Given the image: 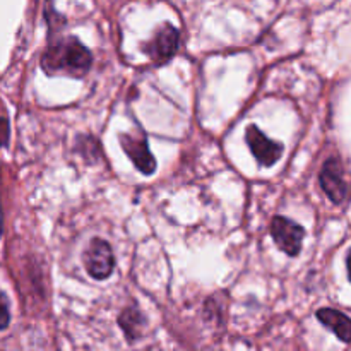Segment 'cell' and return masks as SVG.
Segmentation results:
<instances>
[{
	"mask_svg": "<svg viewBox=\"0 0 351 351\" xmlns=\"http://www.w3.org/2000/svg\"><path fill=\"white\" fill-rule=\"evenodd\" d=\"M91 53L74 36L50 45L43 57V69L47 72L64 71L72 75H84L91 67Z\"/></svg>",
	"mask_w": 351,
	"mask_h": 351,
	"instance_id": "1",
	"label": "cell"
},
{
	"mask_svg": "<svg viewBox=\"0 0 351 351\" xmlns=\"http://www.w3.org/2000/svg\"><path fill=\"white\" fill-rule=\"evenodd\" d=\"M84 266L91 278L106 280L115 267V257H113L112 247L108 245V242L101 239L93 240L84 254Z\"/></svg>",
	"mask_w": 351,
	"mask_h": 351,
	"instance_id": "2",
	"label": "cell"
},
{
	"mask_svg": "<svg viewBox=\"0 0 351 351\" xmlns=\"http://www.w3.org/2000/svg\"><path fill=\"white\" fill-rule=\"evenodd\" d=\"M271 235L285 254H288L290 257H297L300 254L302 242L305 237L304 228L300 225L283 218V216H276L271 223Z\"/></svg>",
	"mask_w": 351,
	"mask_h": 351,
	"instance_id": "3",
	"label": "cell"
},
{
	"mask_svg": "<svg viewBox=\"0 0 351 351\" xmlns=\"http://www.w3.org/2000/svg\"><path fill=\"white\" fill-rule=\"evenodd\" d=\"M321 185L324 189L326 195L331 199L335 204H341L346 201L348 195V184L345 178V168L338 158H329L324 163L321 171Z\"/></svg>",
	"mask_w": 351,
	"mask_h": 351,
	"instance_id": "4",
	"label": "cell"
},
{
	"mask_svg": "<svg viewBox=\"0 0 351 351\" xmlns=\"http://www.w3.org/2000/svg\"><path fill=\"white\" fill-rule=\"evenodd\" d=\"M245 139L250 151H252V154L256 156V160L259 161L263 167H273V165L278 163L281 154H283V144L276 143V141H271L269 137L264 136L259 130V127H247Z\"/></svg>",
	"mask_w": 351,
	"mask_h": 351,
	"instance_id": "5",
	"label": "cell"
},
{
	"mask_svg": "<svg viewBox=\"0 0 351 351\" xmlns=\"http://www.w3.org/2000/svg\"><path fill=\"white\" fill-rule=\"evenodd\" d=\"M178 43H180V33H178L177 27L170 26V24H165L154 34L153 40L146 45V53L149 55V58L153 62L163 64V62L170 60L173 57L178 48Z\"/></svg>",
	"mask_w": 351,
	"mask_h": 351,
	"instance_id": "6",
	"label": "cell"
},
{
	"mask_svg": "<svg viewBox=\"0 0 351 351\" xmlns=\"http://www.w3.org/2000/svg\"><path fill=\"white\" fill-rule=\"evenodd\" d=\"M120 143H122L123 151H125L127 156L132 160V163L136 165V168L143 173L149 175L156 170V160L151 154L149 146H147L146 139H137V137L127 136L122 134L120 136Z\"/></svg>",
	"mask_w": 351,
	"mask_h": 351,
	"instance_id": "7",
	"label": "cell"
},
{
	"mask_svg": "<svg viewBox=\"0 0 351 351\" xmlns=\"http://www.w3.org/2000/svg\"><path fill=\"white\" fill-rule=\"evenodd\" d=\"M317 319L326 328L331 329L343 343H350L351 322L348 315H345L339 311H335V308H321V311H317Z\"/></svg>",
	"mask_w": 351,
	"mask_h": 351,
	"instance_id": "8",
	"label": "cell"
},
{
	"mask_svg": "<svg viewBox=\"0 0 351 351\" xmlns=\"http://www.w3.org/2000/svg\"><path fill=\"white\" fill-rule=\"evenodd\" d=\"M119 324L120 328H122V331L125 332L127 339H129V341H136L141 336L144 319L137 308H125V311L122 312V315L119 317Z\"/></svg>",
	"mask_w": 351,
	"mask_h": 351,
	"instance_id": "9",
	"label": "cell"
},
{
	"mask_svg": "<svg viewBox=\"0 0 351 351\" xmlns=\"http://www.w3.org/2000/svg\"><path fill=\"white\" fill-rule=\"evenodd\" d=\"M10 322V314H9V302H7L5 295L0 291V331L5 329Z\"/></svg>",
	"mask_w": 351,
	"mask_h": 351,
	"instance_id": "10",
	"label": "cell"
},
{
	"mask_svg": "<svg viewBox=\"0 0 351 351\" xmlns=\"http://www.w3.org/2000/svg\"><path fill=\"white\" fill-rule=\"evenodd\" d=\"M9 141V123L5 119H0V147L5 146Z\"/></svg>",
	"mask_w": 351,
	"mask_h": 351,
	"instance_id": "11",
	"label": "cell"
},
{
	"mask_svg": "<svg viewBox=\"0 0 351 351\" xmlns=\"http://www.w3.org/2000/svg\"><path fill=\"white\" fill-rule=\"evenodd\" d=\"M0 235H2V208H0Z\"/></svg>",
	"mask_w": 351,
	"mask_h": 351,
	"instance_id": "12",
	"label": "cell"
}]
</instances>
